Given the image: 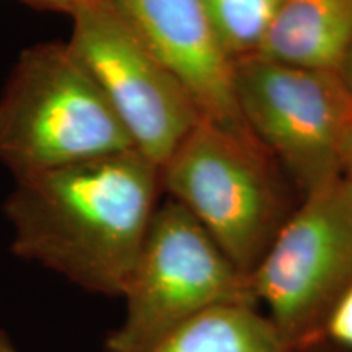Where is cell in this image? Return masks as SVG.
Listing matches in <instances>:
<instances>
[{
  "instance_id": "cell-11",
  "label": "cell",
  "mask_w": 352,
  "mask_h": 352,
  "mask_svg": "<svg viewBox=\"0 0 352 352\" xmlns=\"http://www.w3.org/2000/svg\"><path fill=\"white\" fill-rule=\"evenodd\" d=\"M287 0H204L209 19L233 63L259 54Z\"/></svg>"
},
{
  "instance_id": "cell-13",
  "label": "cell",
  "mask_w": 352,
  "mask_h": 352,
  "mask_svg": "<svg viewBox=\"0 0 352 352\" xmlns=\"http://www.w3.org/2000/svg\"><path fill=\"white\" fill-rule=\"evenodd\" d=\"M21 2L28 3V6H33L36 8H47V10L64 12L72 16L77 10L90 6V3L98 2V0H21Z\"/></svg>"
},
{
  "instance_id": "cell-4",
  "label": "cell",
  "mask_w": 352,
  "mask_h": 352,
  "mask_svg": "<svg viewBox=\"0 0 352 352\" xmlns=\"http://www.w3.org/2000/svg\"><path fill=\"white\" fill-rule=\"evenodd\" d=\"M235 94L253 139L300 199L340 176L352 98L336 74L256 54L235 63Z\"/></svg>"
},
{
  "instance_id": "cell-9",
  "label": "cell",
  "mask_w": 352,
  "mask_h": 352,
  "mask_svg": "<svg viewBox=\"0 0 352 352\" xmlns=\"http://www.w3.org/2000/svg\"><path fill=\"white\" fill-rule=\"evenodd\" d=\"M352 43V0H287L259 56L331 70Z\"/></svg>"
},
{
  "instance_id": "cell-14",
  "label": "cell",
  "mask_w": 352,
  "mask_h": 352,
  "mask_svg": "<svg viewBox=\"0 0 352 352\" xmlns=\"http://www.w3.org/2000/svg\"><path fill=\"white\" fill-rule=\"evenodd\" d=\"M340 178L352 201V131L349 132V138L346 140L344 152H342Z\"/></svg>"
},
{
  "instance_id": "cell-16",
  "label": "cell",
  "mask_w": 352,
  "mask_h": 352,
  "mask_svg": "<svg viewBox=\"0 0 352 352\" xmlns=\"http://www.w3.org/2000/svg\"><path fill=\"white\" fill-rule=\"evenodd\" d=\"M0 352H16L15 347L12 346V342L7 340V336L0 331Z\"/></svg>"
},
{
  "instance_id": "cell-12",
  "label": "cell",
  "mask_w": 352,
  "mask_h": 352,
  "mask_svg": "<svg viewBox=\"0 0 352 352\" xmlns=\"http://www.w3.org/2000/svg\"><path fill=\"white\" fill-rule=\"evenodd\" d=\"M324 324L333 341L352 349V284L334 302Z\"/></svg>"
},
{
  "instance_id": "cell-2",
  "label": "cell",
  "mask_w": 352,
  "mask_h": 352,
  "mask_svg": "<svg viewBox=\"0 0 352 352\" xmlns=\"http://www.w3.org/2000/svg\"><path fill=\"white\" fill-rule=\"evenodd\" d=\"M131 148L67 43H39L21 52L0 91V160L15 179Z\"/></svg>"
},
{
  "instance_id": "cell-15",
  "label": "cell",
  "mask_w": 352,
  "mask_h": 352,
  "mask_svg": "<svg viewBox=\"0 0 352 352\" xmlns=\"http://www.w3.org/2000/svg\"><path fill=\"white\" fill-rule=\"evenodd\" d=\"M334 74H336L338 78H340L342 83V87L346 88V91L352 98V43L351 46L347 47L344 56H342L341 63L336 67V70H334Z\"/></svg>"
},
{
  "instance_id": "cell-1",
  "label": "cell",
  "mask_w": 352,
  "mask_h": 352,
  "mask_svg": "<svg viewBox=\"0 0 352 352\" xmlns=\"http://www.w3.org/2000/svg\"><path fill=\"white\" fill-rule=\"evenodd\" d=\"M160 170L134 148L15 179L13 252L82 287L122 296L157 209Z\"/></svg>"
},
{
  "instance_id": "cell-10",
  "label": "cell",
  "mask_w": 352,
  "mask_h": 352,
  "mask_svg": "<svg viewBox=\"0 0 352 352\" xmlns=\"http://www.w3.org/2000/svg\"><path fill=\"white\" fill-rule=\"evenodd\" d=\"M254 305L236 302L209 308L148 352H290L292 346Z\"/></svg>"
},
{
  "instance_id": "cell-6",
  "label": "cell",
  "mask_w": 352,
  "mask_h": 352,
  "mask_svg": "<svg viewBox=\"0 0 352 352\" xmlns=\"http://www.w3.org/2000/svg\"><path fill=\"white\" fill-rule=\"evenodd\" d=\"M248 280L292 347L327 320L352 284V201L340 176L302 197Z\"/></svg>"
},
{
  "instance_id": "cell-5",
  "label": "cell",
  "mask_w": 352,
  "mask_h": 352,
  "mask_svg": "<svg viewBox=\"0 0 352 352\" xmlns=\"http://www.w3.org/2000/svg\"><path fill=\"white\" fill-rule=\"evenodd\" d=\"M122 296L126 318L109 338V352H148L184 321L223 303L253 298L236 270L183 206H157Z\"/></svg>"
},
{
  "instance_id": "cell-8",
  "label": "cell",
  "mask_w": 352,
  "mask_h": 352,
  "mask_svg": "<svg viewBox=\"0 0 352 352\" xmlns=\"http://www.w3.org/2000/svg\"><path fill=\"white\" fill-rule=\"evenodd\" d=\"M111 2L179 83L202 121L254 140L236 101L235 63L215 33L204 0Z\"/></svg>"
},
{
  "instance_id": "cell-3",
  "label": "cell",
  "mask_w": 352,
  "mask_h": 352,
  "mask_svg": "<svg viewBox=\"0 0 352 352\" xmlns=\"http://www.w3.org/2000/svg\"><path fill=\"white\" fill-rule=\"evenodd\" d=\"M285 176L254 140L199 121L160 166V186L250 277L296 208Z\"/></svg>"
},
{
  "instance_id": "cell-7",
  "label": "cell",
  "mask_w": 352,
  "mask_h": 352,
  "mask_svg": "<svg viewBox=\"0 0 352 352\" xmlns=\"http://www.w3.org/2000/svg\"><path fill=\"white\" fill-rule=\"evenodd\" d=\"M70 50L124 127L134 151L160 166L201 121L183 88L111 0L72 15Z\"/></svg>"
}]
</instances>
